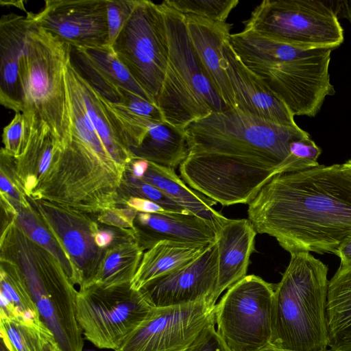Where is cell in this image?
I'll return each instance as SVG.
<instances>
[{"mask_svg": "<svg viewBox=\"0 0 351 351\" xmlns=\"http://www.w3.org/2000/svg\"><path fill=\"white\" fill-rule=\"evenodd\" d=\"M32 26L29 12L27 16L9 13L0 20V103L15 112L22 111L19 64Z\"/></svg>", "mask_w": 351, "mask_h": 351, "instance_id": "obj_19", "label": "cell"}, {"mask_svg": "<svg viewBox=\"0 0 351 351\" xmlns=\"http://www.w3.org/2000/svg\"><path fill=\"white\" fill-rule=\"evenodd\" d=\"M95 243L99 247L103 248L108 245L113 240V234L110 231H97L94 236Z\"/></svg>", "mask_w": 351, "mask_h": 351, "instance_id": "obj_38", "label": "cell"}, {"mask_svg": "<svg viewBox=\"0 0 351 351\" xmlns=\"http://www.w3.org/2000/svg\"><path fill=\"white\" fill-rule=\"evenodd\" d=\"M326 319L330 351H345L351 339V264L340 266L329 280Z\"/></svg>", "mask_w": 351, "mask_h": 351, "instance_id": "obj_22", "label": "cell"}, {"mask_svg": "<svg viewBox=\"0 0 351 351\" xmlns=\"http://www.w3.org/2000/svg\"><path fill=\"white\" fill-rule=\"evenodd\" d=\"M335 254L340 259V266L351 264V234L339 245Z\"/></svg>", "mask_w": 351, "mask_h": 351, "instance_id": "obj_34", "label": "cell"}, {"mask_svg": "<svg viewBox=\"0 0 351 351\" xmlns=\"http://www.w3.org/2000/svg\"><path fill=\"white\" fill-rule=\"evenodd\" d=\"M126 204L130 208L139 213L156 214L168 212L158 204L147 199L138 197H130L126 202Z\"/></svg>", "mask_w": 351, "mask_h": 351, "instance_id": "obj_33", "label": "cell"}, {"mask_svg": "<svg viewBox=\"0 0 351 351\" xmlns=\"http://www.w3.org/2000/svg\"><path fill=\"white\" fill-rule=\"evenodd\" d=\"M164 3L183 15L191 14L210 20L226 22L238 0H166Z\"/></svg>", "mask_w": 351, "mask_h": 351, "instance_id": "obj_28", "label": "cell"}, {"mask_svg": "<svg viewBox=\"0 0 351 351\" xmlns=\"http://www.w3.org/2000/svg\"><path fill=\"white\" fill-rule=\"evenodd\" d=\"M71 62L89 84L110 103L123 102L124 93L128 91L156 104L133 79L110 45L72 48Z\"/></svg>", "mask_w": 351, "mask_h": 351, "instance_id": "obj_15", "label": "cell"}, {"mask_svg": "<svg viewBox=\"0 0 351 351\" xmlns=\"http://www.w3.org/2000/svg\"><path fill=\"white\" fill-rule=\"evenodd\" d=\"M143 250L138 242L130 241L107 250L93 284L110 287L131 283L143 257Z\"/></svg>", "mask_w": 351, "mask_h": 351, "instance_id": "obj_26", "label": "cell"}, {"mask_svg": "<svg viewBox=\"0 0 351 351\" xmlns=\"http://www.w3.org/2000/svg\"><path fill=\"white\" fill-rule=\"evenodd\" d=\"M111 47L133 79L156 102L169 58L167 34L160 4L136 0Z\"/></svg>", "mask_w": 351, "mask_h": 351, "instance_id": "obj_9", "label": "cell"}, {"mask_svg": "<svg viewBox=\"0 0 351 351\" xmlns=\"http://www.w3.org/2000/svg\"><path fill=\"white\" fill-rule=\"evenodd\" d=\"M0 316L19 322L43 324L23 278L16 267L1 268Z\"/></svg>", "mask_w": 351, "mask_h": 351, "instance_id": "obj_25", "label": "cell"}, {"mask_svg": "<svg viewBox=\"0 0 351 351\" xmlns=\"http://www.w3.org/2000/svg\"><path fill=\"white\" fill-rule=\"evenodd\" d=\"M1 5H11L17 7L18 8L22 9L23 10H25V9L24 8V5H23V1H1Z\"/></svg>", "mask_w": 351, "mask_h": 351, "instance_id": "obj_40", "label": "cell"}, {"mask_svg": "<svg viewBox=\"0 0 351 351\" xmlns=\"http://www.w3.org/2000/svg\"><path fill=\"white\" fill-rule=\"evenodd\" d=\"M0 182L1 192L12 195L15 198L17 197L16 193L14 191L12 184L3 173H1V176Z\"/></svg>", "mask_w": 351, "mask_h": 351, "instance_id": "obj_39", "label": "cell"}, {"mask_svg": "<svg viewBox=\"0 0 351 351\" xmlns=\"http://www.w3.org/2000/svg\"><path fill=\"white\" fill-rule=\"evenodd\" d=\"M275 285L247 275L227 289L215 305L217 332L232 351L271 346Z\"/></svg>", "mask_w": 351, "mask_h": 351, "instance_id": "obj_8", "label": "cell"}, {"mask_svg": "<svg viewBox=\"0 0 351 351\" xmlns=\"http://www.w3.org/2000/svg\"><path fill=\"white\" fill-rule=\"evenodd\" d=\"M191 43L228 109L236 108L229 80L223 45L230 39L232 24L195 15H184Z\"/></svg>", "mask_w": 351, "mask_h": 351, "instance_id": "obj_16", "label": "cell"}, {"mask_svg": "<svg viewBox=\"0 0 351 351\" xmlns=\"http://www.w3.org/2000/svg\"><path fill=\"white\" fill-rule=\"evenodd\" d=\"M169 44L165 75L156 104L165 122L184 130L213 112L228 109L188 34L184 16L160 3Z\"/></svg>", "mask_w": 351, "mask_h": 351, "instance_id": "obj_5", "label": "cell"}, {"mask_svg": "<svg viewBox=\"0 0 351 351\" xmlns=\"http://www.w3.org/2000/svg\"><path fill=\"white\" fill-rule=\"evenodd\" d=\"M156 186L188 212L204 219L217 230L228 218L213 209L215 202L186 185L173 168L149 162L141 179Z\"/></svg>", "mask_w": 351, "mask_h": 351, "instance_id": "obj_21", "label": "cell"}, {"mask_svg": "<svg viewBox=\"0 0 351 351\" xmlns=\"http://www.w3.org/2000/svg\"><path fill=\"white\" fill-rule=\"evenodd\" d=\"M132 163V175L137 179H142L146 173L149 162L143 159H135Z\"/></svg>", "mask_w": 351, "mask_h": 351, "instance_id": "obj_37", "label": "cell"}, {"mask_svg": "<svg viewBox=\"0 0 351 351\" xmlns=\"http://www.w3.org/2000/svg\"><path fill=\"white\" fill-rule=\"evenodd\" d=\"M348 350H351V339L349 341V343H348V345L346 348V350H345V351H348Z\"/></svg>", "mask_w": 351, "mask_h": 351, "instance_id": "obj_44", "label": "cell"}, {"mask_svg": "<svg viewBox=\"0 0 351 351\" xmlns=\"http://www.w3.org/2000/svg\"><path fill=\"white\" fill-rule=\"evenodd\" d=\"M0 334L10 351H59L53 334L43 324L0 316Z\"/></svg>", "mask_w": 351, "mask_h": 351, "instance_id": "obj_27", "label": "cell"}, {"mask_svg": "<svg viewBox=\"0 0 351 351\" xmlns=\"http://www.w3.org/2000/svg\"><path fill=\"white\" fill-rule=\"evenodd\" d=\"M136 0H107L108 45L112 46L135 6Z\"/></svg>", "mask_w": 351, "mask_h": 351, "instance_id": "obj_30", "label": "cell"}, {"mask_svg": "<svg viewBox=\"0 0 351 351\" xmlns=\"http://www.w3.org/2000/svg\"><path fill=\"white\" fill-rule=\"evenodd\" d=\"M137 221L140 228L136 232L143 249H149L162 241L204 245L216 241L214 227L191 213H138Z\"/></svg>", "mask_w": 351, "mask_h": 351, "instance_id": "obj_18", "label": "cell"}, {"mask_svg": "<svg viewBox=\"0 0 351 351\" xmlns=\"http://www.w3.org/2000/svg\"><path fill=\"white\" fill-rule=\"evenodd\" d=\"M27 138L25 118L21 112H15L11 121L3 128L1 149L8 155L17 158L25 149Z\"/></svg>", "mask_w": 351, "mask_h": 351, "instance_id": "obj_29", "label": "cell"}, {"mask_svg": "<svg viewBox=\"0 0 351 351\" xmlns=\"http://www.w3.org/2000/svg\"><path fill=\"white\" fill-rule=\"evenodd\" d=\"M71 51L70 45L33 24L19 64L25 121L44 123L60 146L71 133L66 70Z\"/></svg>", "mask_w": 351, "mask_h": 351, "instance_id": "obj_4", "label": "cell"}, {"mask_svg": "<svg viewBox=\"0 0 351 351\" xmlns=\"http://www.w3.org/2000/svg\"><path fill=\"white\" fill-rule=\"evenodd\" d=\"M243 30L306 49L334 50L344 40L335 1L264 0L253 10Z\"/></svg>", "mask_w": 351, "mask_h": 351, "instance_id": "obj_6", "label": "cell"}, {"mask_svg": "<svg viewBox=\"0 0 351 351\" xmlns=\"http://www.w3.org/2000/svg\"><path fill=\"white\" fill-rule=\"evenodd\" d=\"M188 154L182 180L223 206L249 204L275 176L302 170L290 145L309 134L237 108L209 115L184 129Z\"/></svg>", "mask_w": 351, "mask_h": 351, "instance_id": "obj_1", "label": "cell"}, {"mask_svg": "<svg viewBox=\"0 0 351 351\" xmlns=\"http://www.w3.org/2000/svg\"><path fill=\"white\" fill-rule=\"evenodd\" d=\"M107 0H47L33 24L72 48L108 45Z\"/></svg>", "mask_w": 351, "mask_h": 351, "instance_id": "obj_12", "label": "cell"}, {"mask_svg": "<svg viewBox=\"0 0 351 351\" xmlns=\"http://www.w3.org/2000/svg\"><path fill=\"white\" fill-rule=\"evenodd\" d=\"M27 230L35 242L43 246H51V236L44 228L34 226V228H30Z\"/></svg>", "mask_w": 351, "mask_h": 351, "instance_id": "obj_35", "label": "cell"}, {"mask_svg": "<svg viewBox=\"0 0 351 351\" xmlns=\"http://www.w3.org/2000/svg\"><path fill=\"white\" fill-rule=\"evenodd\" d=\"M153 309L131 283L92 284L76 293L78 325L84 337L101 349L118 350Z\"/></svg>", "mask_w": 351, "mask_h": 351, "instance_id": "obj_7", "label": "cell"}, {"mask_svg": "<svg viewBox=\"0 0 351 351\" xmlns=\"http://www.w3.org/2000/svg\"><path fill=\"white\" fill-rule=\"evenodd\" d=\"M343 168L345 171L351 176V157L342 164Z\"/></svg>", "mask_w": 351, "mask_h": 351, "instance_id": "obj_41", "label": "cell"}, {"mask_svg": "<svg viewBox=\"0 0 351 351\" xmlns=\"http://www.w3.org/2000/svg\"><path fill=\"white\" fill-rule=\"evenodd\" d=\"M218 279L216 241L186 265L154 278L138 291L154 308H165L209 300L213 304Z\"/></svg>", "mask_w": 351, "mask_h": 351, "instance_id": "obj_13", "label": "cell"}, {"mask_svg": "<svg viewBox=\"0 0 351 351\" xmlns=\"http://www.w3.org/2000/svg\"><path fill=\"white\" fill-rule=\"evenodd\" d=\"M117 104L141 118L154 122H165L161 110L156 104L130 92L125 91L123 101Z\"/></svg>", "mask_w": 351, "mask_h": 351, "instance_id": "obj_31", "label": "cell"}, {"mask_svg": "<svg viewBox=\"0 0 351 351\" xmlns=\"http://www.w3.org/2000/svg\"><path fill=\"white\" fill-rule=\"evenodd\" d=\"M130 152L134 159H143L173 169L188 154L184 130L167 122H151L141 145L130 149Z\"/></svg>", "mask_w": 351, "mask_h": 351, "instance_id": "obj_23", "label": "cell"}, {"mask_svg": "<svg viewBox=\"0 0 351 351\" xmlns=\"http://www.w3.org/2000/svg\"><path fill=\"white\" fill-rule=\"evenodd\" d=\"M339 18L346 19L351 24V0L335 1Z\"/></svg>", "mask_w": 351, "mask_h": 351, "instance_id": "obj_36", "label": "cell"}, {"mask_svg": "<svg viewBox=\"0 0 351 351\" xmlns=\"http://www.w3.org/2000/svg\"><path fill=\"white\" fill-rule=\"evenodd\" d=\"M209 300L154 308L116 351H185L202 330L215 319Z\"/></svg>", "mask_w": 351, "mask_h": 351, "instance_id": "obj_11", "label": "cell"}, {"mask_svg": "<svg viewBox=\"0 0 351 351\" xmlns=\"http://www.w3.org/2000/svg\"><path fill=\"white\" fill-rule=\"evenodd\" d=\"M88 117L109 154L120 166L125 168L134 159L107 108L104 98L81 75L71 62L68 64Z\"/></svg>", "mask_w": 351, "mask_h": 351, "instance_id": "obj_20", "label": "cell"}, {"mask_svg": "<svg viewBox=\"0 0 351 351\" xmlns=\"http://www.w3.org/2000/svg\"><path fill=\"white\" fill-rule=\"evenodd\" d=\"M259 351H285V350L278 349V348H274V347L271 346L267 347L265 348H263V349H262V350H261ZM324 351H330V349H327V350H326Z\"/></svg>", "mask_w": 351, "mask_h": 351, "instance_id": "obj_42", "label": "cell"}, {"mask_svg": "<svg viewBox=\"0 0 351 351\" xmlns=\"http://www.w3.org/2000/svg\"><path fill=\"white\" fill-rule=\"evenodd\" d=\"M215 319L207 324L185 351H232L215 328Z\"/></svg>", "mask_w": 351, "mask_h": 351, "instance_id": "obj_32", "label": "cell"}, {"mask_svg": "<svg viewBox=\"0 0 351 351\" xmlns=\"http://www.w3.org/2000/svg\"><path fill=\"white\" fill-rule=\"evenodd\" d=\"M0 351H10L1 339L0 340Z\"/></svg>", "mask_w": 351, "mask_h": 351, "instance_id": "obj_43", "label": "cell"}, {"mask_svg": "<svg viewBox=\"0 0 351 351\" xmlns=\"http://www.w3.org/2000/svg\"><path fill=\"white\" fill-rule=\"evenodd\" d=\"M256 232L290 254H335L351 234V176L342 164L279 173L248 204Z\"/></svg>", "mask_w": 351, "mask_h": 351, "instance_id": "obj_2", "label": "cell"}, {"mask_svg": "<svg viewBox=\"0 0 351 351\" xmlns=\"http://www.w3.org/2000/svg\"><path fill=\"white\" fill-rule=\"evenodd\" d=\"M208 246L169 241L157 243L143 254L131 287L138 291L150 280L192 261Z\"/></svg>", "mask_w": 351, "mask_h": 351, "instance_id": "obj_24", "label": "cell"}, {"mask_svg": "<svg viewBox=\"0 0 351 351\" xmlns=\"http://www.w3.org/2000/svg\"><path fill=\"white\" fill-rule=\"evenodd\" d=\"M256 231L248 219H230L216 233L218 279L213 302L225 290L246 276L254 251Z\"/></svg>", "mask_w": 351, "mask_h": 351, "instance_id": "obj_17", "label": "cell"}, {"mask_svg": "<svg viewBox=\"0 0 351 351\" xmlns=\"http://www.w3.org/2000/svg\"><path fill=\"white\" fill-rule=\"evenodd\" d=\"M223 51L236 108L276 124L298 126L291 111L267 84L241 61L232 47L230 39L225 42Z\"/></svg>", "mask_w": 351, "mask_h": 351, "instance_id": "obj_14", "label": "cell"}, {"mask_svg": "<svg viewBox=\"0 0 351 351\" xmlns=\"http://www.w3.org/2000/svg\"><path fill=\"white\" fill-rule=\"evenodd\" d=\"M348 351H351V350H348Z\"/></svg>", "mask_w": 351, "mask_h": 351, "instance_id": "obj_45", "label": "cell"}, {"mask_svg": "<svg viewBox=\"0 0 351 351\" xmlns=\"http://www.w3.org/2000/svg\"><path fill=\"white\" fill-rule=\"evenodd\" d=\"M328 271L309 252L291 254L274 287L271 346L285 351L328 349Z\"/></svg>", "mask_w": 351, "mask_h": 351, "instance_id": "obj_3", "label": "cell"}, {"mask_svg": "<svg viewBox=\"0 0 351 351\" xmlns=\"http://www.w3.org/2000/svg\"><path fill=\"white\" fill-rule=\"evenodd\" d=\"M329 48L307 49L292 59L248 67L257 74L294 116L315 117L328 96L330 82Z\"/></svg>", "mask_w": 351, "mask_h": 351, "instance_id": "obj_10", "label": "cell"}]
</instances>
